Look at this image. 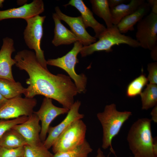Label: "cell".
<instances>
[{"label":"cell","mask_w":157,"mask_h":157,"mask_svg":"<svg viewBox=\"0 0 157 157\" xmlns=\"http://www.w3.org/2000/svg\"><path fill=\"white\" fill-rule=\"evenodd\" d=\"M14 59L16 66L28 75L26 80L28 85L24 94L26 97L32 98L37 95H42L56 100L63 108H71L74 102V97L78 92L69 76L52 74L40 65L35 53L30 50L18 51Z\"/></svg>","instance_id":"cell-1"},{"label":"cell","mask_w":157,"mask_h":157,"mask_svg":"<svg viewBox=\"0 0 157 157\" xmlns=\"http://www.w3.org/2000/svg\"><path fill=\"white\" fill-rule=\"evenodd\" d=\"M151 119H138L131 126L127 140L134 157H157V140L153 138Z\"/></svg>","instance_id":"cell-2"},{"label":"cell","mask_w":157,"mask_h":157,"mask_svg":"<svg viewBox=\"0 0 157 157\" xmlns=\"http://www.w3.org/2000/svg\"><path fill=\"white\" fill-rule=\"evenodd\" d=\"M129 111H119L114 104L106 105L104 111L97 114V119L103 129L102 147L104 149L110 147V151L116 156L112 145L113 138L119 133L122 125L132 115Z\"/></svg>","instance_id":"cell-3"},{"label":"cell","mask_w":157,"mask_h":157,"mask_svg":"<svg viewBox=\"0 0 157 157\" xmlns=\"http://www.w3.org/2000/svg\"><path fill=\"white\" fill-rule=\"evenodd\" d=\"M99 40L89 45L83 46L80 53L82 57L92 54L94 52L113 51L112 47L115 45L125 44L134 48L140 47L139 43L130 36L121 33L117 26L107 28L99 35Z\"/></svg>","instance_id":"cell-4"},{"label":"cell","mask_w":157,"mask_h":157,"mask_svg":"<svg viewBox=\"0 0 157 157\" xmlns=\"http://www.w3.org/2000/svg\"><path fill=\"white\" fill-rule=\"evenodd\" d=\"M83 47L79 42L74 43L72 49L63 56L56 59H49L47 64L59 67L66 72L74 81L78 93H85L86 89L87 78L83 73L77 74L75 70L76 64L78 62L77 58L78 54Z\"/></svg>","instance_id":"cell-5"},{"label":"cell","mask_w":157,"mask_h":157,"mask_svg":"<svg viewBox=\"0 0 157 157\" xmlns=\"http://www.w3.org/2000/svg\"><path fill=\"white\" fill-rule=\"evenodd\" d=\"M86 126L81 119L72 123L59 135L52 146L54 154L72 150L86 140Z\"/></svg>","instance_id":"cell-6"},{"label":"cell","mask_w":157,"mask_h":157,"mask_svg":"<svg viewBox=\"0 0 157 157\" xmlns=\"http://www.w3.org/2000/svg\"><path fill=\"white\" fill-rule=\"evenodd\" d=\"M46 16L37 15L26 20L27 25L23 33L25 42L30 49H33L37 60L44 69H48L44 51L41 47L43 33V25Z\"/></svg>","instance_id":"cell-7"},{"label":"cell","mask_w":157,"mask_h":157,"mask_svg":"<svg viewBox=\"0 0 157 157\" xmlns=\"http://www.w3.org/2000/svg\"><path fill=\"white\" fill-rule=\"evenodd\" d=\"M37 104L34 98H22L21 95L8 99L0 108V119H10L22 116L29 117Z\"/></svg>","instance_id":"cell-8"},{"label":"cell","mask_w":157,"mask_h":157,"mask_svg":"<svg viewBox=\"0 0 157 157\" xmlns=\"http://www.w3.org/2000/svg\"><path fill=\"white\" fill-rule=\"evenodd\" d=\"M135 37L144 49L151 50L157 44V14L151 12L137 23Z\"/></svg>","instance_id":"cell-9"},{"label":"cell","mask_w":157,"mask_h":157,"mask_svg":"<svg viewBox=\"0 0 157 157\" xmlns=\"http://www.w3.org/2000/svg\"><path fill=\"white\" fill-rule=\"evenodd\" d=\"M69 110L55 106L52 99L45 97L41 106L37 111H34L41 122L40 138L43 142L45 140L49 125L52 121L58 115L67 113Z\"/></svg>","instance_id":"cell-10"},{"label":"cell","mask_w":157,"mask_h":157,"mask_svg":"<svg viewBox=\"0 0 157 157\" xmlns=\"http://www.w3.org/2000/svg\"><path fill=\"white\" fill-rule=\"evenodd\" d=\"M81 105L80 101L77 100L74 102L65 118L57 125L49 127L48 131V135L42 142L46 148L49 149L52 147L59 135L72 123L84 117V115L79 112Z\"/></svg>","instance_id":"cell-11"},{"label":"cell","mask_w":157,"mask_h":157,"mask_svg":"<svg viewBox=\"0 0 157 157\" xmlns=\"http://www.w3.org/2000/svg\"><path fill=\"white\" fill-rule=\"evenodd\" d=\"M42 0H34L29 3H25L17 8L0 10V21L5 19L21 18L25 20L39 15L44 11Z\"/></svg>","instance_id":"cell-12"},{"label":"cell","mask_w":157,"mask_h":157,"mask_svg":"<svg viewBox=\"0 0 157 157\" xmlns=\"http://www.w3.org/2000/svg\"><path fill=\"white\" fill-rule=\"evenodd\" d=\"M55 9L59 19L64 21L69 26L71 31L83 46L96 42V38L91 35L86 31L81 16L76 17L69 16L63 13L58 7H56Z\"/></svg>","instance_id":"cell-13"},{"label":"cell","mask_w":157,"mask_h":157,"mask_svg":"<svg viewBox=\"0 0 157 157\" xmlns=\"http://www.w3.org/2000/svg\"><path fill=\"white\" fill-rule=\"evenodd\" d=\"M40 120L34 113L23 123L17 125L12 129L19 133L25 140L27 145L34 147L42 142L40 138L41 126Z\"/></svg>","instance_id":"cell-14"},{"label":"cell","mask_w":157,"mask_h":157,"mask_svg":"<svg viewBox=\"0 0 157 157\" xmlns=\"http://www.w3.org/2000/svg\"><path fill=\"white\" fill-rule=\"evenodd\" d=\"M15 51L13 40L6 37L3 39V44L0 50V78L15 81L12 74V68L15 62L11 57Z\"/></svg>","instance_id":"cell-15"},{"label":"cell","mask_w":157,"mask_h":157,"mask_svg":"<svg viewBox=\"0 0 157 157\" xmlns=\"http://www.w3.org/2000/svg\"><path fill=\"white\" fill-rule=\"evenodd\" d=\"M71 5L77 9L80 12L81 16L86 28H92L94 30L96 38L105 30L106 28L103 24L98 22L94 18L93 13L82 0H71L64 5Z\"/></svg>","instance_id":"cell-16"},{"label":"cell","mask_w":157,"mask_h":157,"mask_svg":"<svg viewBox=\"0 0 157 157\" xmlns=\"http://www.w3.org/2000/svg\"><path fill=\"white\" fill-rule=\"evenodd\" d=\"M150 8L147 3L144 2L131 14L122 18L117 26L122 34L134 30V26L148 14Z\"/></svg>","instance_id":"cell-17"},{"label":"cell","mask_w":157,"mask_h":157,"mask_svg":"<svg viewBox=\"0 0 157 157\" xmlns=\"http://www.w3.org/2000/svg\"><path fill=\"white\" fill-rule=\"evenodd\" d=\"M52 17L55 23L54 36L52 41L54 45L70 44L78 41L73 33L62 24L56 13L53 14Z\"/></svg>","instance_id":"cell-18"},{"label":"cell","mask_w":157,"mask_h":157,"mask_svg":"<svg viewBox=\"0 0 157 157\" xmlns=\"http://www.w3.org/2000/svg\"><path fill=\"white\" fill-rule=\"evenodd\" d=\"M145 2L144 0H131L128 4L123 3L110 8L113 25L117 26L122 18L134 12Z\"/></svg>","instance_id":"cell-19"},{"label":"cell","mask_w":157,"mask_h":157,"mask_svg":"<svg viewBox=\"0 0 157 157\" xmlns=\"http://www.w3.org/2000/svg\"><path fill=\"white\" fill-rule=\"evenodd\" d=\"M25 88L19 82L0 78V93L5 98L9 99L24 94Z\"/></svg>","instance_id":"cell-20"},{"label":"cell","mask_w":157,"mask_h":157,"mask_svg":"<svg viewBox=\"0 0 157 157\" xmlns=\"http://www.w3.org/2000/svg\"><path fill=\"white\" fill-rule=\"evenodd\" d=\"M27 143L22 135L11 129L6 131L0 138V147L7 148L24 146Z\"/></svg>","instance_id":"cell-21"},{"label":"cell","mask_w":157,"mask_h":157,"mask_svg":"<svg viewBox=\"0 0 157 157\" xmlns=\"http://www.w3.org/2000/svg\"><path fill=\"white\" fill-rule=\"evenodd\" d=\"M93 12L104 21L107 28L113 25L108 0H90Z\"/></svg>","instance_id":"cell-22"},{"label":"cell","mask_w":157,"mask_h":157,"mask_svg":"<svg viewBox=\"0 0 157 157\" xmlns=\"http://www.w3.org/2000/svg\"><path fill=\"white\" fill-rule=\"evenodd\" d=\"M142 110H147L156 105L157 103V85L147 84L140 94Z\"/></svg>","instance_id":"cell-23"},{"label":"cell","mask_w":157,"mask_h":157,"mask_svg":"<svg viewBox=\"0 0 157 157\" xmlns=\"http://www.w3.org/2000/svg\"><path fill=\"white\" fill-rule=\"evenodd\" d=\"M148 81L147 78L142 73L129 84L126 90L127 96L133 98L140 95L143 88L148 84Z\"/></svg>","instance_id":"cell-24"},{"label":"cell","mask_w":157,"mask_h":157,"mask_svg":"<svg viewBox=\"0 0 157 157\" xmlns=\"http://www.w3.org/2000/svg\"><path fill=\"white\" fill-rule=\"evenodd\" d=\"M92 150L90 144L85 140L83 143L74 149L56 153L53 155V157H88L89 154Z\"/></svg>","instance_id":"cell-25"},{"label":"cell","mask_w":157,"mask_h":157,"mask_svg":"<svg viewBox=\"0 0 157 157\" xmlns=\"http://www.w3.org/2000/svg\"><path fill=\"white\" fill-rule=\"evenodd\" d=\"M53 155L42 142L35 146H24V157H53Z\"/></svg>","instance_id":"cell-26"},{"label":"cell","mask_w":157,"mask_h":157,"mask_svg":"<svg viewBox=\"0 0 157 157\" xmlns=\"http://www.w3.org/2000/svg\"><path fill=\"white\" fill-rule=\"evenodd\" d=\"M29 117L22 116L10 119H0V138L7 131L27 120Z\"/></svg>","instance_id":"cell-27"},{"label":"cell","mask_w":157,"mask_h":157,"mask_svg":"<svg viewBox=\"0 0 157 157\" xmlns=\"http://www.w3.org/2000/svg\"><path fill=\"white\" fill-rule=\"evenodd\" d=\"M24 154V146L7 148L0 146V157H21Z\"/></svg>","instance_id":"cell-28"},{"label":"cell","mask_w":157,"mask_h":157,"mask_svg":"<svg viewBox=\"0 0 157 157\" xmlns=\"http://www.w3.org/2000/svg\"><path fill=\"white\" fill-rule=\"evenodd\" d=\"M147 69L149 72L147 79L150 83L157 85V63L154 62L149 63L147 65Z\"/></svg>","instance_id":"cell-29"},{"label":"cell","mask_w":157,"mask_h":157,"mask_svg":"<svg viewBox=\"0 0 157 157\" xmlns=\"http://www.w3.org/2000/svg\"><path fill=\"white\" fill-rule=\"evenodd\" d=\"M127 1L126 0H108V5L110 8H114L121 4L124 3Z\"/></svg>","instance_id":"cell-30"},{"label":"cell","mask_w":157,"mask_h":157,"mask_svg":"<svg viewBox=\"0 0 157 157\" xmlns=\"http://www.w3.org/2000/svg\"><path fill=\"white\" fill-rule=\"evenodd\" d=\"M147 3L150 8L151 9V12L157 14V0H148Z\"/></svg>","instance_id":"cell-31"},{"label":"cell","mask_w":157,"mask_h":157,"mask_svg":"<svg viewBox=\"0 0 157 157\" xmlns=\"http://www.w3.org/2000/svg\"><path fill=\"white\" fill-rule=\"evenodd\" d=\"M151 115V116L152 121H153L155 123L157 122V105L154 106V108L152 109Z\"/></svg>","instance_id":"cell-32"},{"label":"cell","mask_w":157,"mask_h":157,"mask_svg":"<svg viewBox=\"0 0 157 157\" xmlns=\"http://www.w3.org/2000/svg\"><path fill=\"white\" fill-rule=\"evenodd\" d=\"M151 58L154 61H157V44L151 50Z\"/></svg>","instance_id":"cell-33"},{"label":"cell","mask_w":157,"mask_h":157,"mask_svg":"<svg viewBox=\"0 0 157 157\" xmlns=\"http://www.w3.org/2000/svg\"><path fill=\"white\" fill-rule=\"evenodd\" d=\"M110 153L108 156L107 157H109L110 155ZM96 157H105L104 153L100 148L98 149L97 152V154Z\"/></svg>","instance_id":"cell-34"},{"label":"cell","mask_w":157,"mask_h":157,"mask_svg":"<svg viewBox=\"0 0 157 157\" xmlns=\"http://www.w3.org/2000/svg\"><path fill=\"white\" fill-rule=\"evenodd\" d=\"M8 100L4 97L0 93V108Z\"/></svg>","instance_id":"cell-35"},{"label":"cell","mask_w":157,"mask_h":157,"mask_svg":"<svg viewBox=\"0 0 157 157\" xmlns=\"http://www.w3.org/2000/svg\"><path fill=\"white\" fill-rule=\"evenodd\" d=\"M4 2V0H0V8H2L3 6V3Z\"/></svg>","instance_id":"cell-36"},{"label":"cell","mask_w":157,"mask_h":157,"mask_svg":"<svg viewBox=\"0 0 157 157\" xmlns=\"http://www.w3.org/2000/svg\"><path fill=\"white\" fill-rule=\"evenodd\" d=\"M134 157L133 156H130V157Z\"/></svg>","instance_id":"cell-37"},{"label":"cell","mask_w":157,"mask_h":157,"mask_svg":"<svg viewBox=\"0 0 157 157\" xmlns=\"http://www.w3.org/2000/svg\"><path fill=\"white\" fill-rule=\"evenodd\" d=\"M24 157V156H22V157Z\"/></svg>","instance_id":"cell-38"}]
</instances>
